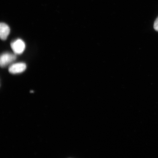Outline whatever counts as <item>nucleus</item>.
Masks as SVG:
<instances>
[{
  "label": "nucleus",
  "instance_id": "obj_1",
  "mask_svg": "<svg viewBox=\"0 0 158 158\" xmlns=\"http://www.w3.org/2000/svg\"><path fill=\"white\" fill-rule=\"evenodd\" d=\"M11 47L16 55H20L24 52L26 45L24 41L20 39H17L11 43Z\"/></svg>",
  "mask_w": 158,
  "mask_h": 158
},
{
  "label": "nucleus",
  "instance_id": "obj_2",
  "mask_svg": "<svg viewBox=\"0 0 158 158\" xmlns=\"http://www.w3.org/2000/svg\"><path fill=\"white\" fill-rule=\"evenodd\" d=\"M17 56L15 54L9 52L4 53L0 58V64L2 68L8 66L16 59Z\"/></svg>",
  "mask_w": 158,
  "mask_h": 158
},
{
  "label": "nucleus",
  "instance_id": "obj_3",
  "mask_svg": "<svg viewBox=\"0 0 158 158\" xmlns=\"http://www.w3.org/2000/svg\"><path fill=\"white\" fill-rule=\"evenodd\" d=\"M26 69L27 65L25 63H17L13 64L10 66L9 72L12 74H18L24 72Z\"/></svg>",
  "mask_w": 158,
  "mask_h": 158
},
{
  "label": "nucleus",
  "instance_id": "obj_4",
  "mask_svg": "<svg viewBox=\"0 0 158 158\" xmlns=\"http://www.w3.org/2000/svg\"><path fill=\"white\" fill-rule=\"evenodd\" d=\"M10 33V28L9 26L4 23H1L0 24V37L2 40H6Z\"/></svg>",
  "mask_w": 158,
  "mask_h": 158
},
{
  "label": "nucleus",
  "instance_id": "obj_5",
  "mask_svg": "<svg viewBox=\"0 0 158 158\" xmlns=\"http://www.w3.org/2000/svg\"><path fill=\"white\" fill-rule=\"evenodd\" d=\"M154 28L156 31H158V17L156 19L154 24Z\"/></svg>",
  "mask_w": 158,
  "mask_h": 158
}]
</instances>
